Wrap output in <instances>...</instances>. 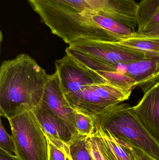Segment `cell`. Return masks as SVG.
<instances>
[{
	"mask_svg": "<svg viewBox=\"0 0 159 160\" xmlns=\"http://www.w3.org/2000/svg\"><path fill=\"white\" fill-rule=\"evenodd\" d=\"M51 32L70 45L81 39L109 41L110 33L102 29L86 14L94 11L107 15L113 0H27Z\"/></svg>",
	"mask_w": 159,
	"mask_h": 160,
	"instance_id": "obj_1",
	"label": "cell"
},
{
	"mask_svg": "<svg viewBox=\"0 0 159 160\" xmlns=\"http://www.w3.org/2000/svg\"><path fill=\"white\" fill-rule=\"evenodd\" d=\"M49 75L25 53L3 62L0 68V114L11 118L41 104Z\"/></svg>",
	"mask_w": 159,
	"mask_h": 160,
	"instance_id": "obj_2",
	"label": "cell"
},
{
	"mask_svg": "<svg viewBox=\"0 0 159 160\" xmlns=\"http://www.w3.org/2000/svg\"><path fill=\"white\" fill-rule=\"evenodd\" d=\"M92 118L95 126L101 125L120 141L159 160V143L144 126L133 107L118 103Z\"/></svg>",
	"mask_w": 159,
	"mask_h": 160,
	"instance_id": "obj_3",
	"label": "cell"
},
{
	"mask_svg": "<svg viewBox=\"0 0 159 160\" xmlns=\"http://www.w3.org/2000/svg\"><path fill=\"white\" fill-rule=\"evenodd\" d=\"M66 54L94 71L117 72L121 64L159 58L149 52L123 46L119 42L91 39L77 40L69 45Z\"/></svg>",
	"mask_w": 159,
	"mask_h": 160,
	"instance_id": "obj_4",
	"label": "cell"
},
{
	"mask_svg": "<svg viewBox=\"0 0 159 160\" xmlns=\"http://www.w3.org/2000/svg\"><path fill=\"white\" fill-rule=\"evenodd\" d=\"M20 160H49V143L33 110L7 119Z\"/></svg>",
	"mask_w": 159,
	"mask_h": 160,
	"instance_id": "obj_5",
	"label": "cell"
},
{
	"mask_svg": "<svg viewBox=\"0 0 159 160\" xmlns=\"http://www.w3.org/2000/svg\"><path fill=\"white\" fill-rule=\"evenodd\" d=\"M131 93L107 83H99L84 87L77 94L65 97L77 112L93 116L127 100Z\"/></svg>",
	"mask_w": 159,
	"mask_h": 160,
	"instance_id": "obj_6",
	"label": "cell"
},
{
	"mask_svg": "<svg viewBox=\"0 0 159 160\" xmlns=\"http://www.w3.org/2000/svg\"><path fill=\"white\" fill-rule=\"evenodd\" d=\"M65 97L79 92L84 87L106 83L101 75L66 54L55 63Z\"/></svg>",
	"mask_w": 159,
	"mask_h": 160,
	"instance_id": "obj_7",
	"label": "cell"
},
{
	"mask_svg": "<svg viewBox=\"0 0 159 160\" xmlns=\"http://www.w3.org/2000/svg\"><path fill=\"white\" fill-rule=\"evenodd\" d=\"M40 105L52 112L67 124L75 135L77 111L70 105L64 95L58 72L49 75Z\"/></svg>",
	"mask_w": 159,
	"mask_h": 160,
	"instance_id": "obj_8",
	"label": "cell"
},
{
	"mask_svg": "<svg viewBox=\"0 0 159 160\" xmlns=\"http://www.w3.org/2000/svg\"><path fill=\"white\" fill-rule=\"evenodd\" d=\"M144 93L133 108L144 126L159 143V81Z\"/></svg>",
	"mask_w": 159,
	"mask_h": 160,
	"instance_id": "obj_9",
	"label": "cell"
},
{
	"mask_svg": "<svg viewBox=\"0 0 159 160\" xmlns=\"http://www.w3.org/2000/svg\"><path fill=\"white\" fill-rule=\"evenodd\" d=\"M117 72L137 81L143 92L159 80V58H149L118 66Z\"/></svg>",
	"mask_w": 159,
	"mask_h": 160,
	"instance_id": "obj_10",
	"label": "cell"
},
{
	"mask_svg": "<svg viewBox=\"0 0 159 160\" xmlns=\"http://www.w3.org/2000/svg\"><path fill=\"white\" fill-rule=\"evenodd\" d=\"M33 111L49 141L68 143L76 135L67 124L42 105Z\"/></svg>",
	"mask_w": 159,
	"mask_h": 160,
	"instance_id": "obj_11",
	"label": "cell"
},
{
	"mask_svg": "<svg viewBox=\"0 0 159 160\" xmlns=\"http://www.w3.org/2000/svg\"><path fill=\"white\" fill-rule=\"evenodd\" d=\"M138 33L159 36V0H141L136 12Z\"/></svg>",
	"mask_w": 159,
	"mask_h": 160,
	"instance_id": "obj_12",
	"label": "cell"
},
{
	"mask_svg": "<svg viewBox=\"0 0 159 160\" xmlns=\"http://www.w3.org/2000/svg\"><path fill=\"white\" fill-rule=\"evenodd\" d=\"M94 132L101 140L110 160H133L132 156L109 130L96 125Z\"/></svg>",
	"mask_w": 159,
	"mask_h": 160,
	"instance_id": "obj_13",
	"label": "cell"
},
{
	"mask_svg": "<svg viewBox=\"0 0 159 160\" xmlns=\"http://www.w3.org/2000/svg\"><path fill=\"white\" fill-rule=\"evenodd\" d=\"M87 14L89 20L93 21L101 28L121 38L122 40L131 36L134 32L127 25L96 11H89Z\"/></svg>",
	"mask_w": 159,
	"mask_h": 160,
	"instance_id": "obj_14",
	"label": "cell"
},
{
	"mask_svg": "<svg viewBox=\"0 0 159 160\" xmlns=\"http://www.w3.org/2000/svg\"><path fill=\"white\" fill-rule=\"evenodd\" d=\"M119 43L123 46L147 52L159 57V36L145 35L135 32L131 36Z\"/></svg>",
	"mask_w": 159,
	"mask_h": 160,
	"instance_id": "obj_15",
	"label": "cell"
},
{
	"mask_svg": "<svg viewBox=\"0 0 159 160\" xmlns=\"http://www.w3.org/2000/svg\"><path fill=\"white\" fill-rule=\"evenodd\" d=\"M96 71L106 83L127 92H132L134 88L138 86L137 81L125 74L113 71Z\"/></svg>",
	"mask_w": 159,
	"mask_h": 160,
	"instance_id": "obj_16",
	"label": "cell"
},
{
	"mask_svg": "<svg viewBox=\"0 0 159 160\" xmlns=\"http://www.w3.org/2000/svg\"><path fill=\"white\" fill-rule=\"evenodd\" d=\"M86 146L93 160H110L101 140L94 132L86 137Z\"/></svg>",
	"mask_w": 159,
	"mask_h": 160,
	"instance_id": "obj_17",
	"label": "cell"
},
{
	"mask_svg": "<svg viewBox=\"0 0 159 160\" xmlns=\"http://www.w3.org/2000/svg\"><path fill=\"white\" fill-rule=\"evenodd\" d=\"M75 128L77 135L84 136L91 135L95 128L92 116L77 112L76 115Z\"/></svg>",
	"mask_w": 159,
	"mask_h": 160,
	"instance_id": "obj_18",
	"label": "cell"
},
{
	"mask_svg": "<svg viewBox=\"0 0 159 160\" xmlns=\"http://www.w3.org/2000/svg\"><path fill=\"white\" fill-rule=\"evenodd\" d=\"M0 148L16 155V146L14 139L12 135H9L7 132L2 121L0 123Z\"/></svg>",
	"mask_w": 159,
	"mask_h": 160,
	"instance_id": "obj_19",
	"label": "cell"
},
{
	"mask_svg": "<svg viewBox=\"0 0 159 160\" xmlns=\"http://www.w3.org/2000/svg\"><path fill=\"white\" fill-rule=\"evenodd\" d=\"M119 141L121 144L132 156L133 160H157L153 158L141 149L133 147L123 141L120 140Z\"/></svg>",
	"mask_w": 159,
	"mask_h": 160,
	"instance_id": "obj_20",
	"label": "cell"
},
{
	"mask_svg": "<svg viewBox=\"0 0 159 160\" xmlns=\"http://www.w3.org/2000/svg\"><path fill=\"white\" fill-rule=\"evenodd\" d=\"M49 143V160H65V154L53 144Z\"/></svg>",
	"mask_w": 159,
	"mask_h": 160,
	"instance_id": "obj_21",
	"label": "cell"
},
{
	"mask_svg": "<svg viewBox=\"0 0 159 160\" xmlns=\"http://www.w3.org/2000/svg\"><path fill=\"white\" fill-rule=\"evenodd\" d=\"M0 160H20L16 156L0 148Z\"/></svg>",
	"mask_w": 159,
	"mask_h": 160,
	"instance_id": "obj_22",
	"label": "cell"
},
{
	"mask_svg": "<svg viewBox=\"0 0 159 160\" xmlns=\"http://www.w3.org/2000/svg\"></svg>",
	"mask_w": 159,
	"mask_h": 160,
	"instance_id": "obj_23",
	"label": "cell"
}]
</instances>
